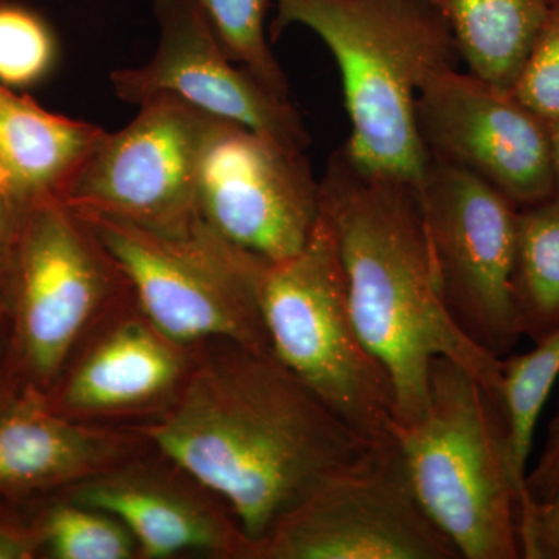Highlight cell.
I'll list each match as a JSON object with an SVG mask.
<instances>
[{"mask_svg":"<svg viewBox=\"0 0 559 559\" xmlns=\"http://www.w3.org/2000/svg\"><path fill=\"white\" fill-rule=\"evenodd\" d=\"M134 428L224 500L250 559L282 518L377 447L272 353L227 341L201 345L170 409Z\"/></svg>","mask_w":559,"mask_h":559,"instance_id":"6da1fadb","label":"cell"},{"mask_svg":"<svg viewBox=\"0 0 559 559\" xmlns=\"http://www.w3.org/2000/svg\"><path fill=\"white\" fill-rule=\"evenodd\" d=\"M320 212L336 235L353 319L392 382L393 426H409L426 411L429 367L439 356L465 367L502 403V359L474 345L441 300L415 190L359 170L340 148L320 179Z\"/></svg>","mask_w":559,"mask_h":559,"instance_id":"7a4b0ae2","label":"cell"},{"mask_svg":"<svg viewBox=\"0 0 559 559\" xmlns=\"http://www.w3.org/2000/svg\"><path fill=\"white\" fill-rule=\"evenodd\" d=\"M272 38L310 28L340 66L349 135L342 146L359 170L425 194L430 157L417 98L430 76L455 68L447 17L429 0H274Z\"/></svg>","mask_w":559,"mask_h":559,"instance_id":"3957f363","label":"cell"},{"mask_svg":"<svg viewBox=\"0 0 559 559\" xmlns=\"http://www.w3.org/2000/svg\"><path fill=\"white\" fill-rule=\"evenodd\" d=\"M407 479L430 521L463 559H520L528 496L514 477L502 403L469 370L430 362L428 406L393 426Z\"/></svg>","mask_w":559,"mask_h":559,"instance_id":"277c9868","label":"cell"},{"mask_svg":"<svg viewBox=\"0 0 559 559\" xmlns=\"http://www.w3.org/2000/svg\"><path fill=\"white\" fill-rule=\"evenodd\" d=\"M260 307L272 355L364 440L392 441V382L353 319L336 235L322 212L296 255L267 264Z\"/></svg>","mask_w":559,"mask_h":559,"instance_id":"5b68a950","label":"cell"},{"mask_svg":"<svg viewBox=\"0 0 559 559\" xmlns=\"http://www.w3.org/2000/svg\"><path fill=\"white\" fill-rule=\"evenodd\" d=\"M131 290L120 264L75 210L61 200L32 204L11 272L3 382L46 395L81 342Z\"/></svg>","mask_w":559,"mask_h":559,"instance_id":"8992f818","label":"cell"},{"mask_svg":"<svg viewBox=\"0 0 559 559\" xmlns=\"http://www.w3.org/2000/svg\"><path fill=\"white\" fill-rule=\"evenodd\" d=\"M72 209L120 264L140 310L171 340L189 347L227 341L271 353L260 307L270 261L207 223L164 234L110 213Z\"/></svg>","mask_w":559,"mask_h":559,"instance_id":"52a82bcc","label":"cell"},{"mask_svg":"<svg viewBox=\"0 0 559 559\" xmlns=\"http://www.w3.org/2000/svg\"><path fill=\"white\" fill-rule=\"evenodd\" d=\"M421 207L448 314L474 345L506 358L522 337L513 294L520 209L473 173L432 159Z\"/></svg>","mask_w":559,"mask_h":559,"instance_id":"ba28073f","label":"cell"},{"mask_svg":"<svg viewBox=\"0 0 559 559\" xmlns=\"http://www.w3.org/2000/svg\"><path fill=\"white\" fill-rule=\"evenodd\" d=\"M459 558L415 498L393 440L316 489L252 554V559Z\"/></svg>","mask_w":559,"mask_h":559,"instance_id":"9c48e42d","label":"cell"},{"mask_svg":"<svg viewBox=\"0 0 559 559\" xmlns=\"http://www.w3.org/2000/svg\"><path fill=\"white\" fill-rule=\"evenodd\" d=\"M209 114L171 95L139 106L105 139L70 187L66 204L97 210L164 234L202 223L200 157Z\"/></svg>","mask_w":559,"mask_h":559,"instance_id":"30bf717a","label":"cell"},{"mask_svg":"<svg viewBox=\"0 0 559 559\" xmlns=\"http://www.w3.org/2000/svg\"><path fill=\"white\" fill-rule=\"evenodd\" d=\"M200 205L202 218L221 237L277 263L307 245L320 216V180L304 151L210 116Z\"/></svg>","mask_w":559,"mask_h":559,"instance_id":"8fae6325","label":"cell"},{"mask_svg":"<svg viewBox=\"0 0 559 559\" xmlns=\"http://www.w3.org/2000/svg\"><path fill=\"white\" fill-rule=\"evenodd\" d=\"M417 117L430 159L473 173L518 209L554 200L549 121L510 91L444 69L419 91Z\"/></svg>","mask_w":559,"mask_h":559,"instance_id":"7c38bea8","label":"cell"},{"mask_svg":"<svg viewBox=\"0 0 559 559\" xmlns=\"http://www.w3.org/2000/svg\"><path fill=\"white\" fill-rule=\"evenodd\" d=\"M200 347L179 344L157 329L131 290L81 342L44 399L73 421L143 425L178 400Z\"/></svg>","mask_w":559,"mask_h":559,"instance_id":"4fadbf2b","label":"cell"},{"mask_svg":"<svg viewBox=\"0 0 559 559\" xmlns=\"http://www.w3.org/2000/svg\"><path fill=\"white\" fill-rule=\"evenodd\" d=\"M159 43L140 68L117 69L110 84L117 97L140 106L159 95L267 135L297 151H307L311 135L299 110L280 98L231 61L221 46L198 0H156Z\"/></svg>","mask_w":559,"mask_h":559,"instance_id":"5bb4252c","label":"cell"},{"mask_svg":"<svg viewBox=\"0 0 559 559\" xmlns=\"http://www.w3.org/2000/svg\"><path fill=\"white\" fill-rule=\"evenodd\" d=\"M60 492L123 522L139 559H250L248 536L224 500L153 444Z\"/></svg>","mask_w":559,"mask_h":559,"instance_id":"9a60e30c","label":"cell"},{"mask_svg":"<svg viewBox=\"0 0 559 559\" xmlns=\"http://www.w3.org/2000/svg\"><path fill=\"white\" fill-rule=\"evenodd\" d=\"M150 448L134 426L73 421L38 392L0 385V499L46 498Z\"/></svg>","mask_w":559,"mask_h":559,"instance_id":"2e32d148","label":"cell"},{"mask_svg":"<svg viewBox=\"0 0 559 559\" xmlns=\"http://www.w3.org/2000/svg\"><path fill=\"white\" fill-rule=\"evenodd\" d=\"M106 130L40 108L0 84V167L31 207L68 197Z\"/></svg>","mask_w":559,"mask_h":559,"instance_id":"e0dca14e","label":"cell"},{"mask_svg":"<svg viewBox=\"0 0 559 559\" xmlns=\"http://www.w3.org/2000/svg\"><path fill=\"white\" fill-rule=\"evenodd\" d=\"M550 0H439L469 73L510 91L549 14Z\"/></svg>","mask_w":559,"mask_h":559,"instance_id":"ac0fdd59","label":"cell"},{"mask_svg":"<svg viewBox=\"0 0 559 559\" xmlns=\"http://www.w3.org/2000/svg\"><path fill=\"white\" fill-rule=\"evenodd\" d=\"M514 305L522 337L543 341L559 326V204L518 213Z\"/></svg>","mask_w":559,"mask_h":559,"instance_id":"d6986e66","label":"cell"},{"mask_svg":"<svg viewBox=\"0 0 559 559\" xmlns=\"http://www.w3.org/2000/svg\"><path fill=\"white\" fill-rule=\"evenodd\" d=\"M559 378V326L524 355L502 359L500 400L509 426L514 477L527 492L528 460L538 419Z\"/></svg>","mask_w":559,"mask_h":559,"instance_id":"ffe728a7","label":"cell"},{"mask_svg":"<svg viewBox=\"0 0 559 559\" xmlns=\"http://www.w3.org/2000/svg\"><path fill=\"white\" fill-rule=\"evenodd\" d=\"M35 511L43 539L40 557L51 559H139L138 543L116 516L62 492L40 499Z\"/></svg>","mask_w":559,"mask_h":559,"instance_id":"44dd1931","label":"cell"},{"mask_svg":"<svg viewBox=\"0 0 559 559\" xmlns=\"http://www.w3.org/2000/svg\"><path fill=\"white\" fill-rule=\"evenodd\" d=\"M213 32L231 61L248 70L260 84L289 100V83L275 60L264 21L274 0H198Z\"/></svg>","mask_w":559,"mask_h":559,"instance_id":"7402d4cb","label":"cell"},{"mask_svg":"<svg viewBox=\"0 0 559 559\" xmlns=\"http://www.w3.org/2000/svg\"><path fill=\"white\" fill-rule=\"evenodd\" d=\"M57 43L38 14L16 5H0V84L25 87L49 73Z\"/></svg>","mask_w":559,"mask_h":559,"instance_id":"603a6c76","label":"cell"},{"mask_svg":"<svg viewBox=\"0 0 559 559\" xmlns=\"http://www.w3.org/2000/svg\"><path fill=\"white\" fill-rule=\"evenodd\" d=\"M510 92L540 119L559 120V2H551Z\"/></svg>","mask_w":559,"mask_h":559,"instance_id":"cb8c5ba5","label":"cell"},{"mask_svg":"<svg viewBox=\"0 0 559 559\" xmlns=\"http://www.w3.org/2000/svg\"><path fill=\"white\" fill-rule=\"evenodd\" d=\"M524 559H559V487L530 503L521 521Z\"/></svg>","mask_w":559,"mask_h":559,"instance_id":"d4e9b609","label":"cell"},{"mask_svg":"<svg viewBox=\"0 0 559 559\" xmlns=\"http://www.w3.org/2000/svg\"><path fill=\"white\" fill-rule=\"evenodd\" d=\"M27 209L9 173L0 167V290L9 304L14 252Z\"/></svg>","mask_w":559,"mask_h":559,"instance_id":"484cf974","label":"cell"},{"mask_svg":"<svg viewBox=\"0 0 559 559\" xmlns=\"http://www.w3.org/2000/svg\"><path fill=\"white\" fill-rule=\"evenodd\" d=\"M17 502L0 499V559H33L43 555V539L35 513L16 509Z\"/></svg>","mask_w":559,"mask_h":559,"instance_id":"4316f807","label":"cell"},{"mask_svg":"<svg viewBox=\"0 0 559 559\" xmlns=\"http://www.w3.org/2000/svg\"><path fill=\"white\" fill-rule=\"evenodd\" d=\"M525 485L532 502L546 498L559 487V396L557 409L547 426L543 450L535 466L528 469Z\"/></svg>","mask_w":559,"mask_h":559,"instance_id":"83f0119b","label":"cell"},{"mask_svg":"<svg viewBox=\"0 0 559 559\" xmlns=\"http://www.w3.org/2000/svg\"><path fill=\"white\" fill-rule=\"evenodd\" d=\"M551 162H554L555 193L554 201L559 204V120L549 121Z\"/></svg>","mask_w":559,"mask_h":559,"instance_id":"f1b7e54d","label":"cell"},{"mask_svg":"<svg viewBox=\"0 0 559 559\" xmlns=\"http://www.w3.org/2000/svg\"><path fill=\"white\" fill-rule=\"evenodd\" d=\"M10 318L0 311V385L3 382V369H5L7 349H9Z\"/></svg>","mask_w":559,"mask_h":559,"instance_id":"f546056e","label":"cell"},{"mask_svg":"<svg viewBox=\"0 0 559 559\" xmlns=\"http://www.w3.org/2000/svg\"><path fill=\"white\" fill-rule=\"evenodd\" d=\"M0 311L5 312V314L10 318L9 300H7V297L3 296L2 290H0Z\"/></svg>","mask_w":559,"mask_h":559,"instance_id":"4dcf8cb0","label":"cell"},{"mask_svg":"<svg viewBox=\"0 0 559 559\" xmlns=\"http://www.w3.org/2000/svg\"><path fill=\"white\" fill-rule=\"evenodd\" d=\"M429 2L436 3L437 7H439V0H429ZM440 9V7H439Z\"/></svg>","mask_w":559,"mask_h":559,"instance_id":"1f68e13d","label":"cell"},{"mask_svg":"<svg viewBox=\"0 0 559 559\" xmlns=\"http://www.w3.org/2000/svg\"><path fill=\"white\" fill-rule=\"evenodd\" d=\"M550 2H559V0H550Z\"/></svg>","mask_w":559,"mask_h":559,"instance_id":"d6a6232c","label":"cell"}]
</instances>
